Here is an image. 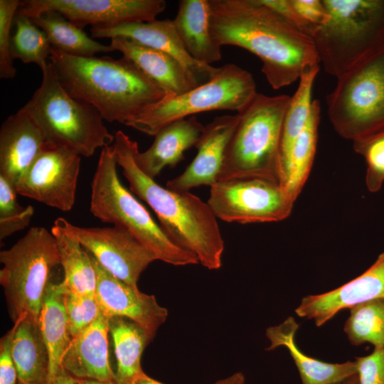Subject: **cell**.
<instances>
[{
  "instance_id": "obj_1",
  "label": "cell",
  "mask_w": 384,
  "mask_h": 384,
  "mask_svg": "<svg viewBox=\"0 0 384 384\" xmlns=\"http://www.w3.org/2000/svg\"><path fill=\"white\" fill-rule=\"evenodd\" d=\"M210 28L220 47L242 48L257 56L270 86L278 90L319 67L312 38L258 0H209Z\"/></svg>"
},
{
  "instance_id": "obj_2",
  "label": "cell",
  "mask_w": 384,
  "mask_h": 384,
  "mask_svg": "<svg viewBox=\"0 0 384 384\" xmlns=\"http://www.w3.org/2000/svg\"><path fill=\"white\" fill-rule=\"evenodd\" d=\"M112 146L130 191L154 210L169 239L193 253L207 269L220 268L224 241L208 203L190 192L164 188L142 171L134 160L138 144L124 132L114 134Z\"/></svg>"
},
{
  "instance_id": "obj_3",
  "label": "cell",
  "mask_w": 384,
  "mask_h": 384,
  "mask_svg": "<svg viewBox=\"0 0 384 384\" xmlns=\"http://www.w3.org/2000/svg\"><path fill=\"white\" fill-rule=\"evenodd\" d=\"M49 60L66 91L109 122L127 125L166 95L124 57H78L52 48Z\"/></svg>"
},
{
  "instance_id": "obj_4",
  "label": "cell",
  "mask_w": 384,
  "mask_h": 384,
  "mask_svg": "<svg viewBox=\"0 0 384 384\" xmlns=\"http://www.w3.org/2000/svg\"><path fill=\"white\" fill-rule=\"evenodd\" d=\"M290 98L257 92L238 113V122L226 146L218 181L261 178L279 183V144Z\"/></svg>"
},
{
  "instance_id": "obj_5",
  "label": "cell",
  "mask_w": 384,
  "mask_h": 384,
  "mask_svg": "<svg viewBox=\"0 0 384 384\" xmlns=\"http://www.w3.org/2000/svg\"><path fill=\"white\" fill-rule=\"evenodd\" d=\"M113 146L102 149L91 185L90 210L101 221L125 230L157 260L175 266L199 262L173 242L130 190L121 183Z\"/></svg>"
},
{
  "instance_id": "obj_6",
  "label": "cell",
  "mask_w": 384,
  "mask_h": 384,
  "mask_svg": "<svg viewBox=\"0 0 384 384\" xmlns=\"http://www.w3.org/2000/svg\"><path fill=\"white\" fill-rule=\"evenodd\" d=\"M326 21L312 38L324 70L338 78L384 47V0H322Z\"/></svg>"
},
{
  "instance_id": "obj_7",
  "label": "cell",
  "mask_w": 384,
  "mask_h": 384,
  "mask_svg": "<svg viewBox=\"0 0 384 384\" xmlns=\"http://www.w3.org/2000/svg\"><path fill=\"white\" fill-rule=\"evenodd\" d=\"M41 70V84L22 109L40 127L46 142L68 146L85 157L114 143V135L107 129L98 111L66 91L52 63L48 60Z\"/></svg>"
},
{
  "instance_id": "obj_8",
  "label": "cell",
  "mask_w": 384,
  "mask_h": 384,
  "mask_svg": "<svg viewBox=\"0 0 384 384\" xmlns=\"http://www.w3.org/2000/svg\"><path fill=\"white\" fill-rule=\"evenodd\" d=\"M0 283L14 322L27 314L38 320L53 270L60 265L53 233L32 227L11 247L0 252Z\"/></svg>"
},
{
  "instance_id": "obj_9",
  "label": "cell",
  "mask_w": 384,
  "mask_h": 384,
  "mask_svg": "<svg viewBox=\"0 0 384 384\" xmlns=\"http://www.w3.org/2000/svg\"><path fill=\"white\" fill-rule=\"evenodd\" d=\"M257 93L250 72L235 64H225L208 82L179 95H165L127 126L155 136L166 125L198 113L216 110L238 113Z\"/></svg>"
},
{
  "instance_id": "obj_10",
  "label": "cell",
  "mask_w": 384,
  "mask_h": 384,
  "mask_svg": "<svg viewBox=\"0 0 384 384\" xmlns=\"http://www.w3.org/2000/svg\"><path fill=\"white\" fill-rule=\"evenodd\" d=\"M337 79L326 97L336 132L354 141L384 127V47Z\"/></svg>"
},
{
  "instance_id": "obj_11",
  "label": "cell",
  "mask_w": 384,
  "mask_h": 384,
  "mask_svg": "<svg viewBox=\"0 0 384 384\" xmlns=\"http://www.w3.org/2000/svg\"><path fill=\"white\" fill-rule=\"evenodd\" d=\"M294 203L279 183L261 178L218 181L207 202L216 218L241 224L283 220Z\"/></svg>"
},
{
  "instance_id": "obj_12",
  "label": "cell",
  "mask_w": 384,
  "mask_h": 384,
  "mask_svg": "<svg viewBox=\"0 0 384 384\" xmlns=\"http://www.w3.org/2000/svg\"><path fill=\"white\" fill-rule=\"evenodd\" d=\"M80 166V155L77 151L46 142L16 191L50 207L70 210L75 201Z\"/></svg>"
},
{
  "instance_id": "obj_13",
  "label": "cell",
  "mask_w": 384,
  "mask_h": 384,
  "mask_svg": "<svg viewBox=\"0 0 384 384\" xmlns=\"http://www.w3.org/2000/svg\"><path fill=\"white\" fill-rule=\"evenodd\" d=\"M55 222L77 239L102 267L132 286L137 287L142 272L157 260L149 250L119 227L82 228L63 218Z\"/></svg>"
},
{
  "instance_id": "obj_14",
  "label": "cell",
  "mask_w": 384,
  "mask_h": 384,
  "mask_svg": "<svg viewBox=\"0 0 384 384\" xmlns=\"http://www.w3.org/2000/svg\"><path fill=\"white\" fill-rule=\"evenodd\" d=\"M166 5L164 0H26L18 11L31 18L55 11L82 28L154 21Z\"/></svg>"
},
{
  "instance_id": "obj_15",
  "label": "cell",
  "mask_w": 384,
  "mask_h": 384,
  "mask_svg": "<svg viewBox=\"0 0 384 384\" xmlns=\"http://www.w3.org/2000/svg\"><path fill=\"white\" fill-rule=\"evenodd\" d=\"M89 255L97 274L95 296L102 314L110 319L124 317L133 321L152 340L167 319V309L157 303L154 295L144 294L137 287L116 278Z\"/></svg>"
},
{
  "instance_id": "obj_16",
  "label": "cell",
  "mask_w": 384,
  "mask_h": 384,
  "mask_svg": "<svg viewBox=\"0 0 384 384\" xmlns=\"http://www.w3.org/2000/svg\"><path fill=\"white\" fill-rule=\"evenodd\" d=\"M92 38L124 37L159 50L176 60L196 86L210 80L218 68L194 60L186 51L172 20L132 22L112 27H92Z\"/></svg>"
},
{
  "instance_id": "obj_17",
  "label": "cell",
  "mask_w": 384,
  "mask_h": 384,
  "mask_svg": "<svg viewBox=\"0 0 384 384\" xmlns=\"http://www.w3.org/2000/svg\"><path fill=\"white\" fill-rule=\"evenodd\" d=\"M379 298H384V252L367 270L348 282L324 294L303 297L295 312L321 326L342 309Z\"/></svg>"
},
{
  "instance_id": "obj_18",
  "label": "cell",
  "mask_w": 384,
  "mask_h": 384,
  "mask_svg": "<svg viewBox=\"0 0 384 384\" xmlns=\"http://www.w3.org/2000/svg\"><path fill=\"white\" fill-rule=\"evenodd\" d=\"M239 114L215 117L205 126L195 147L197 154L185 171L166 182V188L189 192L201 186L210 187L218 181L228 143L237 126Z\"/></svg>"
},
{
  "instance_id": "obj_19",
  "label": "cell",
  "mask_w": 384,
  "mask_h": 384,
  "mask_svg": "<svg viewBox=\"0 0 384 384\" xmlns=\"http://www.w3.org/2000/svg\"><path fill=\"white\" fill-rule=\"evenodd\" d=\"M46 143L44 133L22 108L0 129V176L15 188Z\"/></svg>"
},
{
  "instance_id": "obj_20",
  "label": "cell",
  "mask_w": 384,
  "mask_h": 384,
  "mask_svg": "<svg viewBox=\"0 0 384 384\" xmlns=\"http://www.w3.org/2000/svg\"><path fill=\"white\" fill-rule=\"evenodd\" d=\"M110 320L102 313L90 326L72 338L62 366L75 379L114 380L109 361Z\"/></svg>"
},
{
  "instance_id": "obj_21",
  "label": "cell",
  "mask_w": 384,
  "mask_h": 384,
  "mask_svg": "<svg viewBox=\"0 0 384 384\" xmlns=\"http://www.w3.org/2000/svg\"><path fill=\"white\" fill-rule=\"evenodd\" d=\"M204 127L196 116L166 125L155 134L148 149L143 152H139V149L136 151L137 165L154 179L166 166L174 167L183 159V153L196 146Z\"/></svg>"
},
{
  "instance_id": "obj_22",
  "label": "cell",
  "mask_w": 384,
  "mask_h": 384,
  "mask_svg": "<svg viewBox=\"0 0 384 384\" xmlns=\"http://www.w3.org/2000/svg\"><path fill=\"white\" fill-rule=\"evenodd\" d=\"M110 46L132 61L166 96L179 95L196 87L176 60L159 50L124 37L111 38Z\"/></svg>"
},
{
  "instance_id": "obj_23",
  "label": "cell",
  "mask_w": 384,
  "mask_h": 384,
  "mask_svg": "<svg viewBox=\"0 0 384 384\" xmlns=\"http://www.w3.org/2000/svg\"><path fill=\"white\" fill-rule=\"evenodd\" d=\"M299 326L294 318L289 316L282 324L267 328L266 336L270 345L267 350L285 347L294 361L302 384H341L357 373L355 361L330 363L304 354L295 341Z\"/></svg>"
},
{
  "instance_id": "obj_24",
  "label": "cell",
  "mask_w": 384,
  "mask_h": 384,
  "mask_svg": "<svg viewBox=\"0 0 384 384\" xmlns=\"http://www.w3.org/2000/svg\"><path fill=\"white\" fill-rule=\"evenodd\" d=\"M173 21L186 51L196 61L211 65L220 60L221 47L210 28L209 0H181Z\"/></svg>"
},
{
  "instance_id": "obj_25",
  "label": "cell",
  "mask_w": 384,
  "mask_h": 384,
  "mask_svg": "<svg viewBox=\"0 0 384 384\" xmlns=\"http://www.w3.org/2000/svg\"><path fill=\"white\" fill-rule=\"evenodd\" d=\"M12 356L21 384H48L50 358L38 320L27 314L14 322Z\"/></svg>"
},
{
  "instance_id": "obj_26",
  "label": "cell",
  "mask_w": 384,
  "mask_h": 384,
  "mask_svg": "<svg viewBox=\"0 0 384 384\" xmlns=\"http://www.w3.org/2000/svg\"><path fill=\"white\" fill-rule=\"evenodd\" d=\"M38 323L49 354L50 380L63 369V357L72 339L60 282H50L46 288Z\"/></svg>"
},
{
  "instance_id": "obj_27",
  "label": "cell",
  "mask_w": 384,
  "mask_h": 384,
  "mask_svg": "<svg viewBox=\"0 0 384 384\" xmlns=\"http://www.w3.org/2000/svg\"><path fill=\"white\" fill-rule=\"evenodd\" d=\"M51 233L58 244L64 274L60 283L64 290L76 294H95L97 274L87 251L56 222Z\"/></svg>"
},
{
  "instance_id": "obj_28",
  "label": "cell",
  "mask_w": 384,
  "mask_h": 384,
  "mask_svg": "<svg viewBox=\"0 0 384 384\" xmlns=\"http://www.w3.org/2000/svg\"><path fill=\"white\" fill-rule=\"evenodd\" d=\"M117 369V384H133L144 371L141 358L146 346L151 341L144 330L133 321L124 317L110 320Z\"/></svg>"
},
{
  "instance_id": "obj_29",
  "label": "cell",
  "mask_w": 384,
  "mask_h": 384,
  "mask_svg": "<svg viewBox=\"0 0 384 384\" xmlns=\"http://www.w3.org/2000/svg\"><path fill=\"white\" fill-rule=\"evenodd\" d=\"M320 102L314 100L306 125L292 145L285 171L279 179L280 186L295 202L310 174L316 154Z\"/></svg>"
},
{
  "instance_id": "obj_30",
  "label": "cell",
  "mask_w": 384,
  "mask_h": 384,
  "mask_svg": "<svg viewBox=\"0 0 384 384\" xmlns=\"http://www.w3.org/2000/svg\"><path fill=\"white\" fill-rule=\"evenodd\" d=\"M33 22L43 30L53 48L78 57H94L98 53L114 51L110 46L102 44L55 11H46Z\"/></svg>"
},
{
  "instance_id": "obj_31",
  "label": "cell",
  "mask_w": 384,
  "mask_h": 384,
  "mask_svg": "<svg viewBox=\"0 0 384 384\" xmlns=\"http://www.w3.org/2000/svg\"><path fill=\"white\" fill-rule=\"evenodd\" d=\"M319 67L304 73L296 92L286 110L281 133L279 156V181L287 166L290 151L296 138L309 119L312 107V89Z\"/></svg>"
},
{
  "instance_id": "obj_32",
  "label": "cell",
  "mask_w": 384,
  "mask_h": 384,
  "mask_svg": "<svg viewBox=\"0 0 384 384\" xmlns=\"http://www.w3.org/2000/svg\"><path fill=\"white\" fill-rule=\"evenodd\" d=\"M343 330L353 346L370 343L375 348H384V298L351 308Z\"/></svg>"
},
{
  "instance_id": "obj_33",
  "label": "cell",
  "mask_w": 384,
  "mask_h": 384,
  "mask_svg": "<svg viewBox=\"0 0 384 384\" xmlns=\"http://www.w3.org/2000/svg\"><path fill=\"white\" fill-rule=\"evenodd\" d=\"M11 36V53L13 60L35 63L41 68L49 60L52 46L45 32L31 18L17 11Z\"/></svg>"
},
{
  "instance_id": "obj_34",
  "label": "cell",
  "mask_w": 384,
  "mask_h": 384,
  "mask_svg": "<svg viewBox=\"0 0 384 384\" xmlns=\"http://www.w3.org/2000/svg\"><path fill=\"white\" fill-rule=\"evenodd\" d=\"M353 148L366 161V183L368 191H378L384 183V127L353 141Z\"/></svg>"
},
{
  "instance_id": "obj_35",
  "label": "cell",
  "mask_w": 384,
  "mask_h": 384,
  "mask_svg": "<svg viewBox=\"0 0 384 384\" xmlns=\"http://www.w3.org/2000/svg\"><path fill=\"white\" fill-rule=\"evenodd\" d=\"M16 188L0 176V240L27 227L33 215L31 206L23 207L16 200Z\"/></svg>"
},
{
  "instance_id": "obj_36",
  "label": "cell",
  "mask_w": 384,
  "mask_h": 384,
  "mask_svg": "<svg viewBox=\"0 0 384 384\" xmlns=\"http://www.w3.org/2000/svg\"><path fill=\"white\" fill-rule=\"evenodd\" d=\"M64 302L72 338L90 326L102 314L95 294H76L64 290Z\"/></svg>"
},
{
  "instance_id": "obj_37",
  "label": "cell",
  "mask_w": 384,
  "mask_h": 384,
  "mask_svg": "<svg viewBox=\"0 0 384 384\" xmlns=\"http://www.w3.org/2000/svg\"><path fill=\"white\" fill-rule=\"evenodd\" d=\"M18 0H0V78H15L16 69L11 53V28L20 6Z\"/></svg>"
},
{
  "instance_id": "obj_38",
  "label": "cell",
  "mask_w": 384,
  "mask_h": 384,
  "mask_svg": "<svg viewBox=\"0 0 384 384\" xmlns=\"http://www.w3.org/2000/svg\"><path fill=\"white\" fill-rule=\"evenodd\" d=\"M360 384H384V348L355 361Z\"/></svg>"
},
{
  "instance_id": "obj_39",
  "label": "cell",
  "mask_w": 384,
  "mask_h": 384,
  "mask_svg": "<svg viewBox=\"0 0 384 384\" xmlns=\"http://www.w3.org/2000/svg\"><path fill=\"white\" fill-rule=\"evenodd\" d=\"M291 4L302 21L305 32L311 36L313 32L327 20L328 14L322 0H290Z\"/></svg>"
},
{
  "instance_id": "obj_40",
  "label": "cell",
  "mask_w": 384,
  "mask_h": 384,
  "mask_svg": "<svg viewBox=\"0 0 384 384\" xmlns=\"http://www.w3.org/2000/svg\"><path fill=\"white\" fill-rule=\"evenodd\" d=\"M16 331L14 324L11 329L0 342V384H17L18 375L12 356V343Z\"/></svg>"
},
{
  "instance_id": "obj_41",
  "label": "cell",
  "mask_w": 384,
  "mask_h": 384,
  "mask_svg": "<svg viewBox=\"0 0 384 384\" xmlns=\"http://www.w3.org/2000/svg\"><path fill=\"white\" fill-rule=\"evenodd\" d=\"M259 2L268 7L295 27L305 33L304 24L294 9L290 0H258ZM308 35V34H307Z\"/></svg>"
},
{
  "instance_id": "obj_42",
  "label": "cell",
  "mask_w": 384,
  "mask_h": 384,
  "mask_svg": "<svg viewBox=\"0 0 384 384\" xmlns=\"http://www.w3.org/2000/svg\"><path fill=\"white\" fill-rule=\"evenodd\" d=\"M48 384H75V378L70 376L64 369L51 378Z\"/></svg>"
},
{
  "instance_id": "obj_43",
  "label": "cell",
  "mask_w": 384,
  "mask_h": 384,
  "mask_svg": "<svg viewBox=\"0 0 384 384\" xmlns=\"http://www.w3.org/2000/svg\"><path fill=\"white\" fill-rule=\"evenodd\" d=\"M245 376L241 372L235 373L226 378L218 380L213 384H244Z\"/></svg>"
},
{
  "instance_id": "obj_44",
  "label": "cell",
  "mask_w": 384,
  "mask_h": 384,
  "mask_svg": "<svg viewBox=\"0 0 384 384\" xmlns=\"http://www.w3.org/2000/svg\"><path fill=\"white\" fill-rule=\"evenodd\" d=\"M133 384H164L160 383L143 373L133 383Z\"/></svg>"
},
{
  "instance_id": "obj_45",
  "label": "cell",
  "mask_w": 384,
  "mask_h": 384,
  "mask_svg": "<svg viewBox=\"0 0 384 384\" xmlns=\"http://www.w3.org/2000/svg\"><path fill=\"white\" fill-rule=\"evenodd\" d=\"M75 384H117L114 380L100 381L90 379H75Z\"/></svg>"
},
{
  "instance_id": "obj_46",
  "label": "cell",
  "mask_w": 384,
  "mask_h": 384,
  "mask_svg": "<svg viewBox=\"0 0 384 384\" xmlns=\"http://www.w3.org/2000/svg\"><path fill=\"white\" fill-rule=\"evenodd\" d=\"M341 384H360L359 378L358 374H355L346 380H345L343 382H342Z\"/></svg>"
},
{
  "instance_id": "obj_47",
  "label": "cell",
  "mask_w": 384,
  "mask_h": 384,
  "mask_svg": "<svg viewBox=\"0 0 384 384\" xmlns=\"http://www.w3.org/2000/svg\"><path fill=\"white\" fill-rule=\"evenodd\" d=\"M17 384H21V383L18 382Z\"/></svg>"
}]
</instances>
